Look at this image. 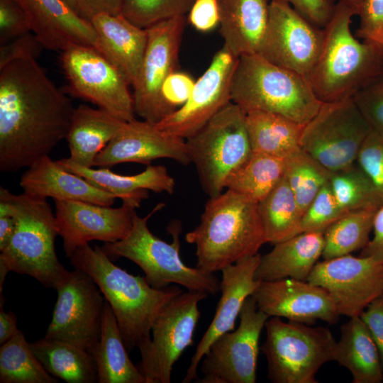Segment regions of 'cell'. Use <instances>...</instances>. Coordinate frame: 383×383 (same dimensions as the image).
I'll return each mask as SVG.
<instances>
[{
	"label": "cell",
	"instance_id": "1",
	"mask_svg": "<svg viewBox=\"0 0 383 383\" xmlns=\"http://www.w3.org/2000/svg\"><path fill=\"white\" fill-rule=\"evenodd\" d=\"M74 107L35 57L0 67V171L29 167L68 133Z\"/></svg>",
	"mask_w": 383,
	"mask_h": 383
},
{
	"label": "cell",
	"instance_id": "2",
	"mask_svg": "<svg viewBox=\"0 0 383 383\" xmlns=\"http://www.w3.org/2000/svg\"><path fill=\"white\" fill-rule=\"evenodd\" d=\"M74 269L87 273L110 304L128 352L151 340L152 325L162 308L182 292L177 285L150 286L145 277L133 275L116 265L101 248L89 243L69 257Z\"/></svg>",
	"mask_w": 383,
	"mask_h": 383
},
{
	"label": "cell",
	"instance_id": "3",
	"mask_svg": "<svg viewBox=\"0 0 383 383\" xmlns=\"http://www.w3.org/2000/svg\"><path fill=\"white\" fill-rule=\"evenodd\" d=\"M351 6L338 0L334 13L323 28L318 57L306 78L322 103L352 98L381 74L383 49L360 41L352 33Z\"/></svg>",
	"mask_w": 383,
	"mask_h": 383
},
{
	"label": "cell",
	"instance_id": "4",
	"mask_svg": "<svg viewBox=\"0 0 383 383\" xmlns=\"http://www.w3.org/2000/svg\"><path fill=\"white\" fill-rule=\"evenodd\" d=\"M185 240L196 246V267L210 273L257 255L266 243L258 203L227 189L209 197Z\"/></svg>",
	"mask_w": 383,
	"mask_h": 383
},
{
	"label": "cell",
	"instance_id": "5",
	"mask_svg": "<svg viewBox=\"0 0 383 383\" xmlns=\"http://www.w3.org/2000/svg\"><path fill=\"white\" fill-rule=\"evenodd\" d=\"M231 99L245 113H274L301 124L307 123L323 104L306 77L277 65L257 53L238 57Z\"/></svg>",
	"mask_w": 383,
	"mask_h": 383
},
{
	"label": "cell",
	"instance_id": "6",
	"mask_svg": "<svg viewBox=\"0 0 383 383\" xmlns=\"http://www.w3.org/2000/svg\"><path fill=\"white\" fill-rule=\"evenodd\" d=\"M163 206V203L158 204L144 217L135 211L128 235L115 243H105L102 250L111 259L123 257L138 265L144 272L147 282L154 288L162 289L175 284L189 291L216 294L220 291L221 281L213 273L189 267L182 260L179 223L168 227L172 236L171 243L160 239L149 230V218Z\"/></svg>",
	"mask_w": 383,
	"mask_h": 383
},
{
	"label": "cell",
	"instance_id": "7",
	"mask_svg": "<svg viewBox=\"0 0 383 383\" xmlns=\"http://www.w3.org/2000/svg\"><path fill=\"white\" fill-rule=\"evenodd\" d=\"M16 228L0 254L11 271L27 274L47 288L57 289L69 271L57 258L55 242L59 235L55 214L46 198L24 192L12 196Z\"/></svg>",
	"mask_w": 383,
	"mask_h": 383
},
{
	"label": "cell",
	"instance_id": "8",
	"mask_svg": "<svg viewBox=\"0 0 383 383\" xmlns=\"http://www.w3.org/2000/svg\"><path fill=\"white\" fill-rule=\"evenodd\" d=\"M245 118L246 113L231 101L185 140L191 163L209 197L223 192L227 179L252 152Z\"/></svg>",
	"mask_w": 383,
	"mask_h": 383
},
{
	"label": "cell",
	"instance_id": "9",
	"mask_svg": "<svg viewBox=\"0 0 383 383\" xmlns=\"http://www.w3.org/2000/svg\"><path fill=\"white\" fill-rule=\"evenodd\" d=\"M265 327L267 337L260 350L273 383H317L320 368L335 360L336 340L327 328L279 317H269Z\"/></svg>",
	"mask_w": 383,
	"mask_h": 383
},
{
	"label": "cell",
	"instance_id": "10",
	"mask_svg": "<svg viewBox=\"0 0 383 383\" xmlns=\"http://www.w3.org/2000/svg\"><path fill=\"white\" fill-rule=\"evenodd\" d=\"M371 131L353 98L323 103L305 124L300 145L325 168L335 172L356 163Z\"/></svg>",
	"mask_w": 383,
	"mask_h": 383
},
{
	"label": "cell",
	"instance_id": "11",
	"mask_svg": "<svg viewBox=\"0 0 383 383\" xmlns=\"http://www.w3.org/2000/svg\"><path fill=\"white\" fill-rule=\"evenodd\" d=\"M60 59L68 82L67 92L124 121L135 119L131 84L121 70L99 50L74 45L61 52Z\"/></svg>",
	"mask_w": 383,
	"mask_h": 383
},
{
	"label": "cell",
	"instance_id": "12",
	"mask_svg": "<svg viewBox=\"0 0 383 383\" xmlns=\"http://www.w3.org/2000/svg\"><path fill=\"white\" fill-rule=\"evenodd\" d=\"M209 295L182 292L161 310L152 327L151 340L139 349L138 369L146 383H170L173 366L182 353L193 345L200 317L199 304Z\"/></svg>",
	"mask_w": 383,
	"mask_h": 383
},
{
	"label": "cell",
	"instance_id": "13",
	"mask_svg": "<svg viewBox=\"0 0 383 383\" xmlns=\"http://www.w3.org/2000/svg\"><path fill=\"white\" fill-rule=\"evenodd\" d=\"M235 330L223 333L210 345L201 360L203 377L197 383H255L259 340L269 316L254 297L246 299Z\"/></svg>",
	"mask_w": 383,
	"mask_h": 383
},
{
	"label": "cell",
	"instance_id": "14",
	"mask_svg": "<svg viewBox=\"0 0 383 383\" xmlns=\"http://www.w3.org/2000/svg\"><path fill=\"white\" fill-rule=\"evenodd\" d=\"M56 291L57 299L45 338L70 343L91 354L101 336L106 301L101 291L79 269L69 271Z\"/></svg>",
	"mask_w": 383,
	"mask_h": 383
},
{
	"label": "cell",
	"instance_id": "15",
	"mask_svg": "<svg viewBox=\"0 0 383 383\" xmlns=\"http://www.w3.org/2000/svg\"><path fill=\"white\" fill-rule=\"evenodd\" d=\"M306 281L328 292L340 316H359L383 294V264L350 254L323 260L316 264Z\"/></svg>",
	"mask_w": 383,
	"mask_h": 383
},
{
	"label": "cell",
	"instance_id": "16",
	"mask_svg": "<svg viewBox=\"0 0 383 383\" xmlns=\"http://www.w3.org/2000/svg\"><path fill=\"white\" fill-rule=\"evenodd\" d=\"M322 38L323 29L289 4L270 0L268 23L257 54L306 77L319 54Z\"/></svg>",
	"mask_w": 383,
	"mask_h": 383
},
{
	"label": "cell",
	"instance_id": "17",
	"mask_svg": "<svg viewBox=\"0 0 383 383\" xmlns=\"http://www.w3.org/2000/svg\"><path fill=\"white\" fill-rule=\"evenodd\" d=\"M238 60V57L223 45L195 82L186 103L155 124L165 133L184 140L194 135L231 101V84Z\"/></svg>",
	"mask_w": 383,
	"mask_h": 383
},
{
	"label": "cell",
	"instance_id": "18",
	"mask_svg": "<svg viewBox=\"0 0 383 383\" xmlns=\"http://www.w3.org/2000/svg\"><path fill=\"white\" fill-rule=\"evenodd\" d=\"M54 201L58 233L67 257L91 240L115 243L126 238L136 209L123 202L112 208L77 200Z\"/></svg>",
	"mask_w": 383,
	"mask_h": 383
},
{
	"label": "cell",
	"instance_id": "19",
	"mask_svg": "<svg viewBox=\"0 0 383 383\" xmlns=\"http://www.w3.org/2000/svg\"><path fill=\"white\" fill-rule=\"evenodd\" d=\"M186 16H179L148 28V43L141 67L133 87L135 113L152 122L160 87L177 70Z\"/></svg>",
	"mask_w": 383,
	"mask_h": 383
},
{
	"label": "cell",
	"instance_id": "20",
	"mask_svg": "<svg viewBox=\"0 0 383 383\" xmlns=\"http://www.w3.org/2000/svg\"><path fill=\"white\" fill-rule=\"evenodd\" d=\"M252 296L258 309L269 317L310 325L317 320L335 324L340 316L328 292L308 281H260Z\"/></svg>",
	"mask_w": 383,
	"mask_h": 383
},
{
	"label": "cell",
	"instance_id": "21",
	"mask_svg": "<svg viewBox=\"0 0 383 383\" xmlns=\"http://www.w3.org/2000/svg\"><path fill=\"white\" fill-rule=\"evenodd\" d=\"M160 158L184 165L191 163L184 139L165 133L155 123L134 119L123 123L96 157L95 166L107 167L125 162L149 165Z\"/></svg>",
	"mask_w": 383,
	"mask_h": 383
},
{
	"label": "cell",
	"instance_id": "22",
	"mask_svg": "<svg viewBox=\"0 0 383 383\" xmlns=\"http://www.w3.org/2000/svg\"><path fill=\"white\" fill-rule=\"evenodd\" d=\"M261 255L242 259L221 270V298L214 316L198 344L182 383H189L199 377V365L213 341L227 332L235 329V323L243 305L252 295L260 281L255 278Z\"/></svg>",
	"mask_w": 383,
	"mask_h": 383
},
{
	"label": "cell",
	"instance_id": "23",
	"mask_svg": "<svg viewBox=\"0 0 383 383\" xmlns=\"http://www.w3.org/2000/svg\"><path fill=\"white\" fill-rule=\"evenodd\" d=\"M23 9L30 31L43 48L55 51L74 45L100 52L97 35L90 21L64 0H16Z\"/></svg>",
	"mask_w": 383,
	"mask_h": 383
},
{
	"label": "cell",
	"instance_id": "24",
	"mask_svg": "<svg viewBox=\"0 0 383 383\" xmlns=\"http://www.w3.org/2000/svg\"><path fill=\"white\" fill-rule=\"evenodd\" d=\"M19 184L27 194L54 200H77L111 206L117 199L84 177L67 170L49 155L28 167L21 177Z\"/></svg>",
	"mask_w": 383,
	"mask_h": 383
},
{
	"label": "cell",
	"instance_id": "25",
	"mask_svg": "<svg viewBox=\"0 0 383 383\" xmlns=\"http://www.w3.org/2000/svg\"><path fill=\"white\" fill-rule=\"evenodd\" d=\"M67 170L86 179L95 187L111 193L123 203L135 208L148 197V191L172 194L176 183L163 165H148L145 170L133 175L115 173L107 167L94 169L72 162L69 157L57 160Z\"/></svg>",
	"mask_w": 383,
	"mask_h": 383
},
{
	"label": "cell",
	"instance_id": "26",
	"mask_svg": "<svg viewBox=\"0 0 383 383\" xmlns=\"http://www.w3.org/2000/svg\"><path fill=\"white\" fill-rule=\"evenodd\" d=\"M98 37L100 52L125 75L131 86L137 80L148 43L147 29L121 14L101 13L91 19Z\"/></svg>",
	"mask_w": 383,
	"mask_h": 383
},
{
	"label": "cell",
	"instance_id": "27",
	"mask_svg": "<svg viewBox=\"0 0 383 383\" xmlns=\"http://www.w3.org/2000/svg\"><path fill=\"white\" fill-rule=\"evenodd\" d=\"M323 244V233L318 232H302L274 244L270 252L261 255L255 279L306 281L322 256Z\"/></svg>",
	"mask_w": 383,
	"mask_h": 383
},
{
	"label": "cell",
	"instance_id": "28",
	"mask_svg": "<svg viewBox=\"0 0 383 383\" xmlns=\"http://www.w3.org/2000/svg\"><path fill=\"white\" fill-rule=\"evenodd\" d=\"M270 0H221L220 33L235 56L257 53L269 18Z\"/></svg>",
	"mask_w": 383,
	"mask_h": 383
},
{
	"label": "cell",
	"instance_id": "29",
	"mask_svg": "<svg viewBox=\"0 0 383 383\" xmlns=\"http://www.w3.org/2000/svg\"><path fill=\"white\" fill-rule=\"evenodd\" d=\"M126 121L100 108L80 104L74 109L66 136L69 158L86 167H94L98 155Z\"/></svg>",
	"mask_w": 383,
	"mask_h": 383
},
{
	"label": "cell",
	"instance_id": "30",
	"mask_svg": "<svg viewBox=\"0 0 383 383\" xmlns=\"http://www.w3.org/2000/svg\"><path fill=\"white\" fill-rule=\"evenodd\" d=\"M334 361L350 371L353 383L383 382L378 349L360 316L351 317L341 326Z\"/></svg>",
	"mask_w": 383,
	"mask_h": 383
},
{
	"label": "cell",
	"instance_id": "31",
	"mask_svg": "<svg viewBox=\"0 0 383 383\" xmlns=\"http://www.w3.org/2000/svg\"><path fill=\"white\" fill-rule=\"evenodd\" d=\"M99 383H146L145 377L130 359L120 328L106 300L99 342L91 352Z\"/></svg>",
	"mask_w": 383,
	"mask_h": 383
},
{
	"label": "cell",
	"instance_id": "32",
	"mask_svg": "<svg viewBox=\"0 0 383 383\" xmlns=\"http://www.w3.org/2000/svg\"><path fill=\"white\" fill-rule=\"evenodd\" d=\"M245 121L253 152L285 159L301 149L305 124L262 111L246 113Z\"/></svg>",
	"mask_w": 383,
	"mask_h": 383
},
{
	"label": "cell",
	"instance_id": "33",
	"mask_svg": "<svg viewBox=\"0 0 383 383\" xmlns=\"http://www.w3.org/2000/svg\"><path fill=\"white\" fill-rule=\"evenodd\" d=\"M37 358L52 376L68 383L98 382L91 353L67 342L43 338L30 343Z\"/></svg>",
	"mask_w": 383,
	"mask_h": 383
},
{
	"label": "cell",
	"instance_id": "34",
	"mask_svg": "<svg viewBox=\"0 0 383 383\" xmlns=\"http://www.w3.org/2000/svg\"><path fill=\"white\" fill-rule=\"evenodd\" d=\"M258 210L266 243L274 245L302 233V214L284 176L258 203Z\"/></svg>",
	"mask_w": 383,
	"mask_h": 383
},
{
	"label": "cell",
	"instance_id": "35",
	"mask_svg": "<svg viewBox=\"0 0 383 383\" xmlns=\"http://www.w3.org/2000/svg\"><path fill=\"white\" fill-rule=\"evenodd\" d=\"M285 160L253 152L227 179L225 188L259 203L284 176Z\"/></svg>",
	"mask_w": 383,
	"mask_h": 383
},
{
	"label": "cell",
	"instance_id": "36",
	"mask_svg": "<svg viewBox=\"0 0 383 383\" xmlns=\"http://www.w3.org/2000/svg\"><path fill=\"white\" fill-rule=\"evenodd\" d=\"M376 211H351L330 226L323 233V260L363 249L370 239Z\"/></svg>",
	"mask_w": 383,
	"mask_h": 383
},
{
	"label": "cell",
	"instance_id": "37",
	"mask_svg": "<svg viewBox=\"0 0 383 383\" xmlns=\"http://www.w3.org/2000/svg\"><path fill=\"white\" fill-rule=\"evenodd\" d=\"M0 383H57L19 330L0 345Z\"/></svg>",
	"mask_w": 383,
	"mask_h": 383
},
{
	"label": "cell",
	"instance_id": "38",
	"mask_svg": "<svg viewBox=\"0 0 383 383\" xmlns=\"http://www.w3.org/2000/svg\"><path fill=\"white\" fill-rule=\"evenodd\" d=\"M285 160L284 177L303 216L332 174L301 148Z\"/></svg>",
	"mask_w": 383,
	"mask_h": 383
},
{
	"label": "cell",
	"instance_id": "39",
	"mask_svg": "<svg viewBox=\"0 0 383 383\" xmlns=\"http://www.w3.org/2000/svg\"><path fill=\"white\" fill-rule=\"evenodd\" d=\"M329 184L338 204L347 212L376 211L383 205L375 187L357 165L332 172Z\"/></svg>",
	"mask_w": 383,
	"mask_h": 383
},
{
	"label": "cell",
	"instance_id": "40",
	"mask_svg": "<svg viewBox=\"0 0 383 383\" xmlns=\"http://www.w3.org/2000/svg\"><path fill=\"white\" fill-rule=\"evenodd\" d=\"M194 0H123L121 14L134 25L148 28L189 13Z\"/></svg>",
	"mask_w": 383,
	"mask_h": 383
},
{
	"label": "cell",
	"instance_id": "41",
	"mask_svg": "<svg viewBox=\"0 0 383 383\" xmlns=\"http://www.w3.org/2000/svg\"><path fill=\"white\" fill-rule=\"evenodd\" d=\"M194 84L188 73L177 70L172 72L160 87L152 123H158L180 109L189 99Z\"/></svg>",
	"mask_w": 383,
	"mask_h": 383
},
{
	"label": "cell",
	"instance_id": "42",
	"mask_svg": "<svg viewBox=\"0 0 383 383\" xmlns=\"http://www.w3.org/2000/svg\"><path fill=\"white\" fill-rule=\"evenodd\" d=\"M347 213L338 204L328 182L321 189L304 213L301 231L323 233L330 226Z\"/></svg>",
	"mask_w": 383,
	"mask_h": 383
},
{
	"label": "cell",
	"instance_id": "43",
	"mask_svg": "<svg viewBox=\"0 0 383 383\" xmlns=\"http://www.w3.org/2000/svg\"><path fill=\"white\" fill-rule=\"evenodd\" d=\"M356 163L383 199V134L371 131L360 148Z\"/></svg>",
	"mask_w": 383,
	"mask_h": 383
},
{
	"label": "cell",
	"instance_id": "44",
	"mask_svg": "<svg viewBox=\"0 0 383 383\" xmlns=\"http://www.w3.org/2000/svg\"><path fill=\"white\" fill-rule=\"evenodd\" d=\"M352 98L372 130L383 134V79L377 77Z\"/></svg>",
	"mask_w": 383,
	"mask_h": 383
},
{
	"label": "cell",
	"instance_id": "45",
	"mask_svg": "<svg viewBox=\"0 0 383 383\" xmlns=\"http://www.w3.org/2000/svg\"><path fill=\"white\" fill-rule=\"evenodd\" d=\"M357 15L358 38L383 49V0H364Z\"/></svg>",
	"mask_w": 383,
	"mask_h": 383
},
{
	"label": "cell",
	"instance_id": "46",
	"mask_svg": "<svg viewBox=\"0 0 383 383\" xmlns=\"http://www.w3.org/2000/svg\"><path fill=\"white\" fill-rule=\"evenodd\" d=\"M30 32L26 15L16 0H0V43Z\"/></svg>",
	"mask_w": 383,
	"mask_h": 383
},
{
	"label": "cell",
	"instance_id": "47",
	"mask_svg": "<svg viewBox=\"0 0 383 383\" xmlns=\"http://www.w3.org/2000/svg\"><path fill=\"white\" fill-rule=\"evenodd\" d=\"M289 4L316 26L323 28L331 20L336 0H277Z\"/></svg>",
	"mask_w": 383,
	"mask_h": 383
},
{
	"label": "cell",
	"instance_id": "48",
	"mask_svg": "<svg viewBox=\"0 0 383 383\" xmlns=\"http://www.w3.org/2000/svg\"><path fill=\"white\" fill-rule=\"evenodd\" d=\"M221 0H194L188 22L198 31L209 32L220 24Z\"/></svg>",
	"mask_w": 383,
	"mask_h": 383
},
{
	"label": "cell",
	"instance_id": "49",
	"mask_svg": "<svg viewBox=\"0 0 383 383\" xmlns=\"http://www.w3.org/2000/svg\"><path fill=\"white\" fill-rule=\"evenodd\" d=\"M43 48L35 35L30 32L17 37L1 45L0 67L18 58H37Z\"/></svg>",
	"mask_w": 383,
	"mask_h": 383
},
{
	"label": "cell",
	"instance_id": "50",
	"mask_svg": "<svg viewBox=\"0 0 383 383\" xmlns=\"http://www.w3.org/2000/svg\"><path fill=\"white\" fill-rule=\"evenodd\" d=\"M359 316L378 349L383 367V294L372 301Z\"/></svg>",
	"mask_w": 383,
	"mask_h": 383
},
{
	"label": "cell",
	"instance_id": "51",
	"mask_svg": "<svg viewBox=\"0 0 383 383\" xmlns=\"http://www.w3.org/2000/svg\"><path fill=\"white\" fill-rule=\"evenodd\" d=\"M372 233L360 256L371 257L383 264V205L375 212Z\"/></svg>",
	"mask_w": 383,
	"mask_h": 383
},
{
	"label": "cell",
	"instance_id": "52",
	"mask_svg": "<svg viewBox=\"0 0 383 383\" xmlns=\"http://www.w3.org/2000/svg\"><path fill=\"white\" fill-rule=\"evenodd\" d=\"M80 16L90 21L95 15L106 13L121 14L123 0H76Z\"/></svg>",
	"mask_w": 383,
	"mask_h": 383
},
{
	"label": "cell",
	"instance_id": "53",
	"mask_svg": "<svg viewBox=\"0 0 383 383\" xmlns=\"http://www.w3.org/2000/svg\"><path fill=\"white\" fill-rule=\"evenodd\" d=\"M17 318L12 311H4L0 305V345L11 339L19 331L16 324Z\"/></svg>",
	"mask_w": 383,
	"mask_h": 383
},
{
	"label": "cell",
	"instance_id": "54",
	"mask_svg": "<svg viewBox=\"0 0 383 383\" xmlns=\"http://www.w3.org/2000/svg\"><path fill=\"white\" fill-rule=\"evenodd\" d=\"M15 228L16 218L14 215L0 216V251L4 250L9 244Z\"/></svg>",
	"mask_w": 383,
	"mask_h": 383
},
{
	"label": "cell",
	"instance_id": "55",
	"mask_svg": "<svg viewBox=\"0 0 383 383\" xmlns=\"http://www.w3.org/2000/svg\"><path fill=\"white\" fill-rule=\"evenodd\" d=\"M338 1H343L350 6H351L352 7H353L356 11H357V12H358V10L360 7V6L362 5V2L364 1V0H338Z\"/></svg>",
	"mask_w": 383,
	"mask_h": 383
},
{
	"label": "cell",
	"instance_id": "56",
	"mask_svg": "<svg viewBox=\"0 0 383 383\" xmlns=\"http://www.w3.org/2000/svg\"><path fill=\"white\" fill-rule=\"evenodd\" d=\"M64 1L66 3H67L74 10H75L79 13L77 4L76 0H64Z\"/></svg>",
	"mask_w": 383,
	"mask_h": 383
}]
</instances>
